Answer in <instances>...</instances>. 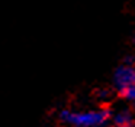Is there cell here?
I'll list each match as a JSON object with an SVG mask.
<instances>
[{"label":"cell","instance_id":"cell-1","mask_svg":"<svg viewBox=\"0 0 135 127\" xmlns=\"http://www.w3.org/2000/svg\"><path fill=\"white\" fill-rule=\"evenodd\" d=\"M61 118L76 127H96L103 124L109 118L106 110H91V111H71L62 110Z\"/></svg>","mask_w":135,"mask_h":127},{"label":"cell","instance_id":"cell-2","mask_svg":"<svg viewBox=\"0 0 135 127\" xmlns=\"http://www.w3.org/2000/svg\"><path fill=\"white\" fill-rule=\"evenodd\" d=\"M115 85L119 88V91L125 89L126 87L135 84V66L132 65H123L119 66L115 72Z\"/></svg>","mask_w":135,"mask_h":127},{"label":"cell","instance_id":"cell-3","mask_svg":"<svg viewBox=\"0 0 135 127\" xmlns=\"http://www.w3.org/2000/svg\"><path fill=\"white\" fill-rule=\"evenodd\" d=\"M115 123L116 126H128L131 123V114L128 111H119L115 115Z\"/></svg>","mask_w":135,"mask_h":127},{"label":"cell","instance_id":"cell-4","mask_svg":"<svg viewBox=\"0 0 135 127\" xmlns=\"http://www.w3.org/2000/svg\"><path fill=\"white\" fill-rule=\"evenodd\" d=\"M120 94H122L126 100L134 101V103H135V84H132V85L126 87L125 89H122V91H120Z\"/></svg>","mask_w":135,"mask_h":127},{"label":"cell","instance_id":"cell-5","mask_svg":"<svg viewBox=\"0 0 135 127\" xmlns=\"http://www.w3.org/2000/svg\"><path fill=\"white\" fill-rule=\"evenodd\" d=\"M116 127H135V126H131V124H128V126H116Z\"/></svg>","mask_w":135,"mask_h":127}]
</instances>
